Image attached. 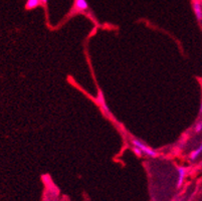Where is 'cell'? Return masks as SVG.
Wrapping results in <instances>:
<instances>
[{"instance_id":"obj_1","label":"cell","mask_w":202,"mask_h":201,"mask_svg":"<svg viewBox=\"0 0 202 201\" xmlns=\"http://www.w3.org/2000/svg\"><path fill=\"white\" fill-rule=\"evenodd\" d=\"M131 143L133 146H136L138 147L141 151L143 152L144 155H146L148 157H151V158H157L159 156V153L155 151L154 149H152L151 147L147 146L146 144H144L142 141H140L139 139H136V138H133L131 140Z\"/></svg>"},{"instance_id":"obj_2","label":"cell","mask_w":202,"mask_h":201,"mask_svg":"<svg viewBox=\"0 0 202 201\" xmlns=\"http://www.w3.org/2000/svg\"><path fill=\"white\" fill-rule=\"evenodd\" d=\"M177 173H178V178H177V183H176V188H180L182 186V184L185 180V177H186V173L187 170L185 167H178L177 168Z\"/></svg>"},{"instance_id":"obj_3","label":"cell","mask_w":202,"mask_h":201,"mask_svg":"<svg viewBox=\"0 0 202 201\" xmlns=\"http://www.w3.org/2000/svg\"><path fill=\"white\" fill-rule=\"evenodd\" d=\"M193 11H194L195 17L198 21H202V4L198 0H194L193 1Z\"/></svg>"},{"instance_id":"obj_4","label":"cell","mask_w":202,"mask_h":201,"mask_svg":"<svg viewBox=\"0 0 202 201\" xmlns=\"http://www.w3.org/2000/svg\"><path fill=\"white\" fill-rule=\"evenodd\" d=\"M75 8L79 11H86L88 9V3L87 0H75Z\"/></svg>"},{"instance_id":"obj_5","label":"cell","mask_w":202,"mask_h":201,"mask_svg":"<svg viewBox=\"0 0 202 201\" xmlns=\"http://www.w3.org/2000/svg\"><path fill=\"white\" fill-rule=\"evenodd\" d=\"M41 3V0H27L25 3V8L27 10L34 9Z\"/></svg>"},{"instance_id":"obj_6","label":"cell","mask_w":202,"mask_h":201,"mask_svg":"<svg viewBox=\"0 0 202 201\" xmlns=\"http://www.w3.org/2000/svg\"><path fill=\"white\" fill-rule=\"evenodd\" d=\"M201 153H202V143L199 145L198 148L195 149L194 151H192L190 153V155H189V158H190L192 161H194V160H196L197 158H198V156L201 154Z\"/></svg>"},{"instance_id":"obj_7","label":"cell","mask_w":202,"mask_h":201,"mask_svg":"<svg viewBox=\"0 0 202 201\" xmlns=\"http://www.w3.org/2000/svg\"><path fill=\"white\" fill-rule=\"evenodd\" d=\"M132 150H133V152H134V154H135L137 157H142V155H144V154H143V152L141 151L138 147H136V146H133Z\"/></svg>"},{"instance_id":"obj_8","label":"cell","mask_w":202,"mask_h":201,"mask_svg":"<svg viewBox=\"0 0 202 201\" xmlns=\"http://www.w3.org/2000/svg\"><path fill=\"white\" fill-rule=\"evenodd\" d=\"M201 131H202V122H198L195 126V132L200 133Z\"/></svg>"},{"instance_id":"obj_9","label":"cell","mask_w":202,"mask_h":201,"mask_svg":"<svg viewBox=\"0 0 202 201\" xmlns=\"http://www.w3.org/2000/svg\"><path fill=\"white\" fill-rule=\"evenodd\" d=\"M199 114H202V102L200 104V108H199Z\"/></svg>"},{"instance_id":"obj_10","label":"cell","mask_w":202,"mask_h":201,"mask_svg":"<svg viewBox=\"0 0 202 201\" xmlns=\"http://www.w3.org/2000/svg\"><path fill=\"white\" fill-rule=\"evenodd\" d=\"M41 3H43V4H46V3H47V0H41Z\"/></svg>"}]
</instances>
